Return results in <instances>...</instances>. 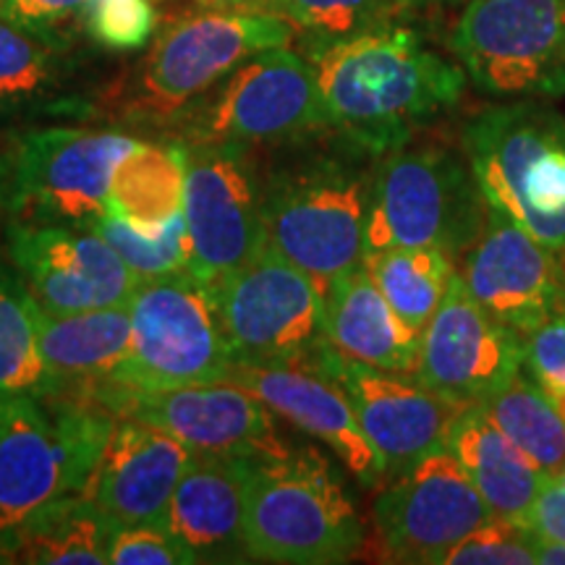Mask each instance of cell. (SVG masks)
Instances as JSON below:
<instances>
[{"mask_svg": "<svg viewBox=\"0 0 565 565\" xmlns=\"http://www.w3.org/2000/svg\"><path fill=\"white\" fill-rule=\"evenodd\" d=\"M312 63L330 126L374 154L406 145L416 126L454 108L469 79L461 63L395 24L324 45Z\"/></svg>", "mask_w": 565, "mask_h": 565, "instance_id": "1", "label": "cell"}, {"mask_svg": "<svg viewBox=\"0 0 565 565\" xmlns=\"http://www.w3.org/2000/svg\"><path fill=\"white\" fill-rule=\"evenodd\" d=\"M374 168L353 154L307 152L259 181L265 238L324 288L364 263Z\"/></svg>", "mask_w": 565, "mask_h": 565, "instance_id": "2", "label": "cell"}, {"mask_svg": "<svg viewBox=\"0 0 565 565\" xmlns=\"http://www.w3.org/2000/svg\"><path fill=\"white\" fill-rule=\"evenodd\" d=\"M113 424L82 391L0 401V540L53 500L89 490Z\"/></svg>", "mask_w": 565, "mask_h": 565, "instance_id": "3", "label": "cell"}, {"mask_svg": "<svg viewBox=\"0 0 565 565\" xmlns=\"http://www.w3.org/2000/svg\"><path fill=\"white\" fill-rule=\"evenodd\" d=\"M252 561L345 563L364 545V524L335 466L315 448L254 458L246 494Z\"/></svg>", "mask_w": 565, "mask_h": 565, "instance_id": "4", "label": "cell"}, {"mask_svg": "<svg viewBox=\"0 0 565 565\" xmlns=\"http://www.w3.org/2000/svg\"><path fill=\"white\" fill-rule=\"evenodd\" d=\"M463 154L490 207L565 257V118L542 100L492 105L463 131Z\"/></svg>", "mask_w": 565, "mask_h": 565, "instance_id": "5", "label": "cell"}, {"mask_svg": "<svg viewBox=\"0 0 565 565\" xmlns=\"http://www.w3.org/2000/svg\"><path fill=\"white\" fill-rule=\"evenodd\" d=\"M487 215L490 204L469 160L437 145H401L374 166L364 257L393 246H435L463 257Z\"/></svg>", "mask_w": 565, "mask_h": 565, "instance_id": "6", "label": "cell"}, {"mask_svg": "<svg viewBox=\"0 0 565 565\" xmlns=\"http://www.w3.org/2000/svg\"><path fill=\"white\" fill-rule=\"evenodd\" d=\"M129 356L105 383L131 391H166L228 380L233 356L215 288L192 270L139 280L129 299Z\"/></svg>", "mask_w": 565, "mask_h": 565, "instance_id": "7", "label": "cell"}, {"mask_svg": "<svg viewBox=\"0 0 565 565\" xmlns=\"http://www.w3.org/2000/svg\"><path fill=\"white\" fill-rule=\"evenodd\" d=\"M450 51L479 92L500 100L565 95V0H469Z\"/></svg>", "mask_w": 565, "mask_h": 565, "instance_id": "8", "label": "cell"}, {"mask_svg": "<svg viewBox=\"0 0 565 565\" xmlns=\"http://www.w3.org/2000/svg\"><path fill=\"white\" fill-rule=\"evenodd\" d=\"M294 38L296 26L278 13L202 11L175 21L137 66L134 108L139 116H175L252 55L288 47Z\"/></svg>", "mask_w": 565, "mask_h": 565, "instance_id": "9", "label": "cell"}, {"mask_svg": "<svg viewBox=\"0 0 565 565\" xmlns=\"http://www.w3.org/2000/svg\"><path fill=\"white\" fill-rule=\"evenodd\" d=\"M233 364H307L324 345L322 291L265 244L215 288Z\"/></svg>", "mask_w": 565, "mask_h": 565, "instance_id": "10", "label": "cell"}, {"mask_svg": "<svg viewBox=\"0 0 565 565\" xmlns=\"http://www.w3.org/2000/svg\"><path fill=\"white\" fill-rule=\"evenodd\" d=\"M137 145L121 131L74 126L26 131L11 158V217L19 223L92 228L108 212L118 162Z\"/></svg>", "mask_w": 565, "mask_h": 565, "instance_id": "11", "label": "cell"}, {"mask_svg": "<svg viewBox=\"0 0 565 565\" xmlns=\"http://www.w3.org/2000/svg\"><path fill=\"white\" fill-rule=\"evenodd\" d=\"M194 141L282 145L333 129L324 113L315 63L273 47L231 71L210 97L194 105Z\"/></svg>", "mask_w": 565, "mask_h": 565, "instance_id": "12", "label": "cell"}, {"mask_svg": "<svg viewBox=\"0 0 565 565\" xmlns=\"http://www.w3.org/2000/svg\"><path fill=\"white\" fill-rule=\"evenodd\" d=\"M82 393L92 395L116 419H139L166 429L194 454L275 458L294 450L273 408L231 380L166 391H131L100 383Z\"/></svg>", "mask_w": 565, "mask_h": 565, "instance_id": "13", "label": "cell"}, {"mask_svg": "<svg viewBox=\"0 0 565 565\" xmlns=\"http://www.w3.org/2000/svg\"><path fill=\"white\" fill-rule=\"evenodd\" d=\"M183 147L186 194L183 221L196 278L217 288L267 244L259 186L249 147L231 141H192Z\"/></svg>", "mask_w": 565, "mask_h": 565, "instance_id": "14", "label": "cell"}, {"mask_svg": "<svg viewBox=\"0 0 565 565\" xmlns=\"http://www.w3.org/2000/svg\"><path fill=\"white\" fill-rule=\"evenodd\" d=\"M492 519L490 505L448 448L387 479L374 500V524L395 563L440 565L450 547Z\"/></svg>", "mask_w": 565, "mask_h": 565, "instance_id": "15", "label": "cell"}, {"mask_svg": "<svg viewBox=\"0 0 565 565\" xmlns=\"http://www.w3.org/2000/svg\"><path fill=\"white\" fill-rule=\"evenodd\" d=\"M307 364L333 377L349 395L364 435L383 458L385 482L404 475L424 456L445 448L458 414L466 408L435 393L414 374L353 362L333 343L324 345Z\"/></svg>", "mask_w": 565, "mask_h": 565, "instance_id": "16", "label": "cell"}, {"mask_svg": "<svg viewBox=\"0 0 565 565\" xmlns=\"http://www.w3.org/2000/svg\"><path fill=\"white\" fill-rule=\"evenodd\" d=\"M524 370V338L487 312L454 273L422 333L414 377L461 406H479Z\"/></svg>", "mask_w": 565, "mask_h": 565, "instance_id": "17", "label": "cell"}, {"mask_svg": "<svg viewBox=\"0 0 565 565\" xmlns=\"http://www.w3.org/2000/svg\"><path fill=\"white\" fill-rule=\"evenodd\" d=\"M6 238L11 267L42 312L118 307L139 282L121 254L89 228L11 221Z\"/></svg>", "mask_w": 565, "mask_h": 565, "instance_id": "18", "label": "cell"}, {"mask_svg": "<svg viewBox=\"0 0 565 565\" xmlns=\"http://www.w3.org/2000/svg\"><path fill=\"white\" fill-rule=\"evenodd\" d=\"M458 273L487 312L521 338L565 315V257L494 207Z\"/></svg>", "mask_w": 565, "mask_h": 565, "instance_id": "19", "label": "cell"}, {"mask_svg": "<svg viewBox=\"0 0 565 565\" xmlns=\"http://www.w3.org/2000/svg\"><path fill=\"white\" fill-rule=\"evenodd\" d=\"M231 383L246 387L263 404L320 440L362 487H383L385 463L364 435L349 395L312 364H233Z\"/></svg>", "mask_w": 565, "mask_h": 565, "instance_id": "20", "label": "cell"}, {"mask_svg": "<svg viewBox=\"0 0 565 565\" xmlns=\"http://www.w3.org/2000/svg\"><path fill=\"white\" fill-rule=\"evenodd\" d=\"M192 456L154 424L116 419L87 494L118 526L160 521Z\"/></svg>", "mask_w": 565, "mask_h": 565, "instance_id": "21", "label": "cell"}, {"mask_svg": "<svg viewBox=\"0 0 565 565\" xmlns=\"http://www.w3.org/2000/svg\"><path fill=\"white\" fill-rule=\"evenodd\" d=\"M252 461L194 454L175 484L162 521L200 563L252 561L244 534Z\"/></svg>", "mask_w": 565, "mask_h": 565, "instance_id": "22", "label": "cell"}, {"mask_svg": "<svg viewBox=\"0 0 565 565\" xmlns=\"http://www.w3.org/2000/svg\"><path fill=\"white\" fill-rule=\"evenodd\" d=\"M324 333L343 356L385 372L414 374L422 333L395 315L364 263L324 288Z\"/></svg>", "mask_w": 565, "mask_h": 565, "instance_id": "23", "label": "cell"}, {"mask_svg": "<svg viewBox=\"0 0 565 565\" xmlns=\"http://www.w3.org/2000/svg\"><path fill=\"white\" fill-rule=\"evenodd\" d=\"M445 448L461 461L494 519L529 524L550 477L494 427L482 408L466 406L458 414Z\"/></svg>", "mask_w": 565, "mask_h": 565, "instance_id": "24", "label": "cell"}, {"mask_svg": "<svg viewBox=\"0 0 565 565\" xmlns=\"http://www.w3.org/2000/svg\"><path fill=\"white\" fill-rule=\"evenodd\" d=\"M38 333L55 393L89 391L110 380L129 356V301L74 315H51L38 307Z\"/></svg>", "mask_w": 565, "mask_h": 565, "instance_id": "25", "label": "cell"}, {"mask_svg": "<svg viewBox=\"0 0 565 565\" xmlns=\"http://www.w3.org/2000/svg\"><path fill=\"white\" fill-rule=\"evenodd\" d=\"M118 524L87 492L53 500L0 540V561L30 565H105Z\"/></svg>", "mask_w": 565, "mask_h": 565, "instance_id": "26", "label": "cell"}, {"mask_svg": "<svg viewBox=\"0 0 565 565\" xmlns=\"http://www.w3.org/2000/svg\"><path fill=\"white\" fill-rule=\"evenodd\" d=\"M183 147L139 141L113 173L108 212L137 231H160L183 212Z\"/></svg>", "mask_w": 565, "mask_h": 565, "instance_id": "27", "label": "cell"}, {"mask_svg": "<svg viewBox=\"0 0 565 565\" xmlns=\"http://www.w3.org/2000/svg\"><path fill=\"white\" fill-rule=\"evenodd\" d=\"M364 267L395 315L416 333H424L448 291L456 259L435 246H393L366 254Z\"/></svg>", "mask_w": 565, "mask_h": 565, "instance_id": "28", "label": "cell"}, {"mask_svg": "<svg viewBox=\"0 0 565 565\" xmlns=\"http://www.w3.org/2000/svg\"><path fill=\"white\" fill-rule=\"evenodd\" d=\"M51 393L55 383L40 351L38 303L17 270L0 263V401Z\"/></svg>", "mask_w": 565, "mask_h": 565, "instance_id": "29", "label": "cell"}, {"mask_svg": "<svg viewBox=\"0 0 565 565\" xmlns=\"http://www.w3.org/2000/svg\"><path fill=\"white\" fill-rule=\"evenodd\" d=\"M479 408L515 448L524 450L547 477L557 479L565 466V422L532 374L521 370Z\"/></svg>", "mask_w": 565, "mask_h": 565, "instance_id": "30", "label": "cell"}, {"mask_svg": "<svg viewBox=\"0 0 565 565\" xmlns=\"http://www.w3.org/2000/svg\"><path fill=\"white\" fill-rule=\"evenodd\" d=\"M61 45L0 17V113L32 108L61 84Z\"/></svg>", "mask_w": 565, "mask_h": 565, "instance_id": "31", "label": "cell"}, {"mask_svg": "<svg viewBox=\"0 0 565 565\" xmlns=\"http://www.w3.org/2000/svg\"><path fill=\"white\" fill-rule=\"evenodd\" d=\"M275 13L307 34L309 53L356 34L380 30L401 17V0H275Z\"/></svg>", "mask_w": 565, "mask_h": 565, "instance_id": "32", "label": "cell"}, {"mask_svg": "<svg viewBox=\"0 0 565 565\" xmlns=\"http://www.w3.org/2000/svg\"><path fill=\"white\" fill-rule=\"evenodd\" d=\"M89 231L100 233L105 242L121 254L137 280L189 270V263H192V244H189L183 212L162 225L160 231H137L121 217L105 212L100 221L92 223Z\"/></svg>", "mask_w": 565, "mask_h": 565, "instance_id": "33", "label": "cell"}, {"mask_svg": "<svg viewBox=\"0 0 565 565\" xmlns=\"http://www.w3.org/2000/svg\"><path fill=\"white\" fill-rule=\"evenodd\" d=\"M84 26L105 51L134 53L158 30V9L152 0H89Z\"/></svg>", "mask_w": 565, "mask_h": 565, "instance_id": "34", "label": "cell"}, {"mask_svg": "<svg viewBox=\"0 0 565 565\" xmlns=\"http://www.w3.org/2000/svg\"><path fill=\"white\" fill-rule=\"evenodd\" d=\"M440 565H536L534 534L524 524L492 519L450 547Z\"/></svg>", "mask_w": 565, "mask_h": 565, "instance_id": "35", "label": "cell"}, {"mask_svg": "<svg viewBox=\"0 0 565 565\" xmlns=\"http://www.w3.org/2000/svg\"><path fill=\"white\" fill-rule=\"evenodd\" d=\"M110 565H194L196 555L175 536L166 521L118 526L108 550Z\"/></svg>", "mask_w": 565, "mask_h": 565, "instance_id": "36", "label": "cell"}, {"mask_svg": "<svg viewBox=\"0 0 565 565\" xmlns=\"http://www.w3.org/2000/svg\"><path fill=\"white\" fill-rule=\"evenodd\" d=\"M89 0H6L3 17L40 38L63 45V30L84 19Z\"/></svg>", "mask_w": 565, "mask_h": 565, "instance_id": "37", "label": "cell"}, {"mask_svg": "<svg viewBox=\"0 0 565 565\" xmlns=\"http://www.w3.org/2000/svg\"><path fill=\"white\" fill-rule=\"evenodd\" d=\"M524 370L540 385H565V315H555L524 335Z\"/></svg>", "mask_w": 565, "mask_h": 565, "instance_id": "38", "label": "cell"}, {"mask_svg": "<svg viewBox=\"0 0 565 565\" xmlns=\"http://www.w3.org/2000/svg\"><path fill=\"white\" fill-rule=\"evenodd\" d=\"M526 526L545 536H553L557 542H565V490L555 477H550L542 487Z\"/></svg>", "mask_w": 565, "mask_h": 565, "instance_id": "39", "label": "cell"}, {"mask_svg": "<svg viewBox=\"0 0 565 565\" xmlns=\"http://www.w3.org/2000/svg\"><path fill=\"white\" fill-rule=\"evenodd\" d=\"M204 11H238V13H275V0H194Z\"/></svg>", "mask_w": 565, "mask_h": 565, "instance_id": "40", "label": "cell"}, {"mask_svg": "<svg viewBox=\"0 0 565 565\" xmlns=\"http://www.w3.org/2000/svg\"><path fill=\"white\" fill-rule=\"evenodd\" d=\"M534 553L536 565H565V542H557L553 536L534 532Z\"/></svg>", "mask_w": 565, "mask_h": 565, "instance_id": "41", "label": "cell"}, {"mask_svg": "<svg viewBox=\"0 0 565 565\" xmlns=\"http://www.w3.org/2000/svg\"><path fill=\"white\" fill-rule=\"evenodd\" d=\"M11 196V158L0 152V212L9 210Z\"/></svg>", "mask_w": 565, "mask_h": 565, "instance_id": "42", "label": "cell"}, {"mask_svg": "<svg viewBox=\"0 0 565 565\" xmlns=\"http://www.w3.org/2000/svg\"><path fill=\"white\" fill-rule=\"evenodd\" d=\"M545 395L550 398V404L555 406V412L561 414V419L565 422V385H557V383H545L540 385Z\"/></svg>", "mask_w": 565, "mask_h": 565, "instance_id": "43", "label": "cell"}, {"mask_svg": "<svg viewBox=\"0 0 565 565\" xmlns=\"http://www.w3.org/2000/svg\"><path fill=\"white\" fill-rule=\"evenodd\" d=\"M437 3H445V0H401V11L404 13L422 11V9H429V6H437Z\"/></svg>", "mask_w": 565, "mask_h": 565, "instance_id": "44", "label": "cell"}, {"mask_svg": "<svg viewBox=\"0 0 565 565\" xmlns=\"http://www.w3.org/2000/svg\"><path fill=\"white\" fill-rule=\"evenodd\" d=\"M445 3H448V6H466L469 0H445Z\"/></svg>", "mask_w": 565, "mask_h": 565, "instance_id": "45", "label": "cell"}, {"mask_svg": "<svg viewBox=\"0 0 565 565\" xmlns=\"http://www.w3.org/2000/svg\"><path fill=\"white\" fill-rule=\"evenodd\" d=\"M557 482H561V487H563V490H565V466H563V471H561V475H557Z\"/></svg>", "mask_w": 565, "mask_h": 565, "instance_id": "46", "label": "cell"}, {"mask_svg": "<svg viewBox=\"0 0 565 565\" xmlns=\"http://www.w3.org/2000/svg\"><path fill=\"white\" fill-rule=\"evenodd\" d=\"M3 11H6V0H0V17H3Z\"/></svg>", "mask_w": 565, "mask_h": 565, "instance_id": "47", "label": "cell"}]
</instances>
